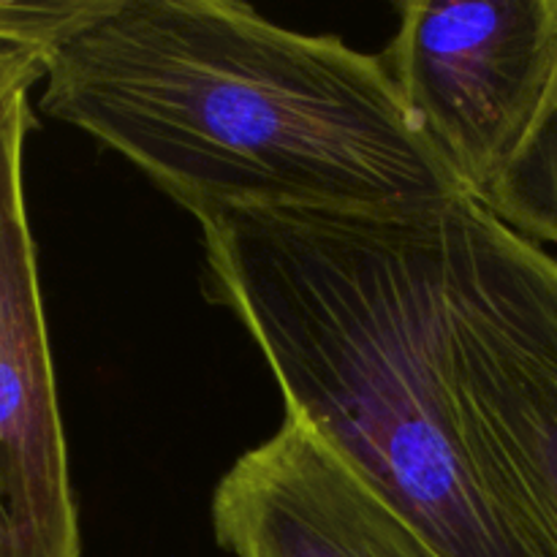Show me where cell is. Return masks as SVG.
Instances as JSON below:
<instances>
[{"label":"cell","instance_id":"cell-1","mask_svg":"<svg viewBox=\"0 0 557 557\" xmlns=\"http://www.w3.org/2000/svg\"><path fill=\"white\" fill-rule=\"evenodd\" d=\"M41 112L134 163L199 223L417 215L466 199L381 54L226 0H98L49 47Z\"/></svg>","mask_w":557,"mask_h":557},{"label":"cell","instance_id":"cell-2","mask_svg":"<svg viewBox=\"0 0 557 557\" xmlns=\"http://www.w3.org/2000/svg\"><path fill=\"white\" fill-rule=\"evenodd\" d=\"M451 207V205H449ZM449 207L201 223L205 292L308 424L441 557H557L471 455L449 351Z\"/></svg>","mask_w":557,"mask_h":557},{"label":"cell","instance_id":"cell-3","mask_svg":"<svg viewBox=\"0 0 557 557\" xmlns=\"http://www.w3.org/2000/svg\"><path fill=\"white\" fill-rule=\"evenodd\" d=\"M449 351L479 468L557 549V259L479 199L449 207Z\"/></svg>","mask_w":557,"mask_h":557},{"label":"cell","instance_id":"cell-4","mask_svg":"<svg viewBox=\"0 0 557 557\" xmlns=\"http://www.w3.org/2000/svg\"><path fill=\"white\" fill-rule=\"evenodd\" d=\"M386 71L419 134L482 199L542 114L557 74V0L397 5Z\"/></svg>","mask_w":557,"mask_h":557},{"label":"cell","instance_id":"cell-5","mask_svg":"<svg viewBox=\"0 0 557 557\" xmlns=\"http://www.w3.org/2000/svg\"><path fill=\"white\" fill-rule=\"evenodd\" d=\"M30 90L0 107V557H82L25 196Z\"/></svg>","mask_w":557,"mask_h":557},{"label":"cell","instance_id":"cell-6","mask_svg":"<svg viewBox=\"0 0 557 557\" xmlns=\"http://www.w3.org/2000/svg\"><path fill=\"white\" fill-rule=\"evenodd\" d=\"M212 531L234 557H441L294 417L228 468Z\"/></svg>","mask_w":557,"mask_h":557},{"label":"cell","instance_id":"cell-7","mask_svg":"<svg viewBox=\"0 0 557 557\" xmlns=\"http://www.w3.org/2000/svg\"><path fill=\"white\" fill-rule=\"evenodd\" d=\"M479 201L520 237L557 245V74L525 145Z\"/></svg>","mask_w":557,"mask_h":557},{"label":"cell","instance_id":"cell-8","mask_svg":"<svg viewBox=\"0 0 557 557\" xmlns=\"http://www.w3.org/2000/svg\"><path fill=\"white\" fill-rule=\"evenodd\" d=\"M44 71H47V49L0 36V107L14 92L36 87L44 79Z\"/></svg>","mask_w":557,"mask_h":557}]
</instances>
